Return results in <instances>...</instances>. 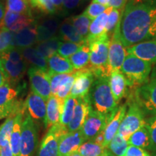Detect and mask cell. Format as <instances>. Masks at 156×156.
I'll return each instance as SVG.
<instances>
[{"instance_id": "24", "label": "cell", "mask_w": 156, "mask_h": 156, "mask_svg": "<svg viewBox=\"0 0 156 156\" xmlns=\"http://www.w3.org/2000/svg\"><path fill=\"white\" fill-rule=\"evenodd\" d=\"M58 140L54 132L48 130L41 144L38 156H58Z\"/></svg>"}, {"instance_id": "46", "label": "cell", "mask_w": 156, "mask_h": 156, "mask_svg": "<svg viewBox=\"0 0 156 156\" xmlns=\"http://www.w3.org/2000/svg\"><path fill=\"white\" fill-rule=\"evenodd\" d=\"M121 10L115 8H113L111 11L110 14L108 15V23L106 28V33L108 35V34L114 32L115 28L116 27L119 20H121Z\"/></svg>"}, {"instance_id": "23", "label": "cell", "mask_w": 156, "mask_h": 156, "mask_svg": "<svg viewBox=\"0 0 156 156\" xmlns=\"http://www.w3.org/2000/svg\"><path fill=\"white\" fill-rule=\"evenodd\" d=\"M58 36L62 41L73 42L80 45L86 44L85 39L77 32L69 18L66 19L60 24Z\"/></svg>"}, {"instance_id": "37", "label": "cell", "mask_w": 156, "mask_h": 156, "mask_svg": "<svg viewBox=\"0 0 156 156\" xmlns=\"http://www.w3.org/2000/svg\"><path fill=\"white\" fill-rule=\"evenodd\" d=\"M16 116L17 115L10 114L7 116L5 122L0 126V147H3L9 142Z\"/></svg>"}, {"instance_id": "30", "label": "cell", "mask_w": 156, "mask_h": 156, "mask_svg": "<svg viewBox=\"0 0 156 156\" xmlns=\"http://www.w3.org/2000/svg\"><path fill=\"white\" fill-rule=\"evenodd\" d=\"M62 41L58 36L48 39L44 42L38 43L35 48L41 55L48 59V58L57 53V51Z\"/></svg>"}, {"instance_id": "1", "label": "cell", "mask_w": 156, "mask_h": 156, "mask_svg": "<svg viewBox=\"0 0 156 156\" xmlns=\"http://www.w3.org/2000/svg\"><path fill=\"white\" fill-rule=\"evenodd\" d=\"M120 35L126 48L156 40V0H129L121 16Z\"/></svg>"}, {"instance_id": "22", "label": "cell", "mask_w": 156, "mask_h": 156, "mask_svg": "<svg viewBox=\"0 0 156 156\" xmlns=\"http://www.w3.org/2000/svg\"><path fill=\"white\" fill-rule=\"evenodd\" d=\"M109 85L115 101L118 103L125 95L126 87L128 86L126 77L121 70H115L111 73L109 76Z\"/></svg>"}, {"instance_id": "44", "label": "cell", "mask_w": 156, "mask_h": 156, "mask_svg": "<svg viewBox=\"0 0 156 156\" xmlns=\"http://www.w3.org/2000/svg\"><path fill=\"white\" fill-rule=\"evenodd\" d=\"M47 75L48 76V78H49L51 89V95H56L62 82L67 77L68 74H56L51 73V72L48 70Z\"/></svg>"}, {"instance_id": "31", "label": "cell", "mask_w": 156, "mask_h": 156, "mask_svg": "<svg viewBox=\"0 0 156 156\" xmlns=\"http://www.w3.org/2000/svg\"><path fill=\"white\" fill-rule=\"evenodd\" d=\"M129 145L140 148H148L151 147L152 142L149 132L145 126L132 134L128 140Z\"/></svg>"}, {"instance_id": "49", "label": "cell", "mask_w": 156, "mask_h": 156, "mask_svg": "<svg viewBox=\"0 0 156 156\" xmlns=\"http://www.w3.org/2000/svg\"><path fill=\"white\" fill-rule=\"evenodd\" d=\"M83 2V0H63L64 13H68L77 8Z\"/></svg>"}, {"instance_id": "28", "label": "cell", "mask_w": 156, "mask_h": 156, "mask_svg": "<svg viewBox=\"0 0 156 156\" xmlns=\"http://www.w3.org/2000/svg\"><path fill=\"white\" fill-rule=\"evenodd\" d=\"M23 116V114H18L15 116L12 132L9 139V145H10L13 156H20V153Z\"/></svg>"}, {"instance_id": "36", "label": "cell", "mask_w": 156, "mask_h": 156, "mask_svg": "<svg viewBox=\"0 0 156 156\" xmlns=\"http://www.w3.org/2000/svg\"><path fill=\"white\" fill-rule=\"evenodd\" d=\"M76 103H77V98H75L71 97L69 95L65 99L63 111H62L59 121V123L62 126L67 127L69 122H71Z\"/></svg>"}, {"instance_id": "47", "label": "cell", "mask_w": 156, "mask_h": 156, "mask_svg": "<svg viewBox=\"0 0 156 156\" xmlns=\"http://www.w3.org/2000/svg\"><path fill=\"white\" fill-rule=\"evenodd\" d=\"M145 126L151 136L152 145L156 147V115L145 121Z\"/></svg>"}, {"instance_id": "43", "label": "cell", "mask_w": 156, "mask_h": 156, "mask_svg": "<svg viewBox=\"0 0 156 156\" xmlns=\"http://www.w3.org/2000/svg\"><path fill=\"white\" fill-rule=\"evenodd\" d=\"M83 45L73 42L62 41L57 51V54L62 57L69 58L77 51Z\"/></svg>"}, {"instance_id": "29", "label": "cell", "mask_w": 156, "mask_h": 156, "mask_svg": "<svg viewBox=\"0 0 156 156\" xmlns=\"http://www.w3.org/2000/svg\"><path fill=\"white\" fill-rule=\"evenodd\" d=\"M69 60L75 70H80L88 67L90 63V48L87 44H83Z\"/></svg>"}, {"instance_id": "26", "label": "cell", "mask_w": 156, "mask_h": 156, "mask_svg": "<svg viewBox=\"0 0 156 156\" xmlns=\"http://www.w3.org/2000/svg\"><path fill=\"white\" fill-rule=\"evenodd\" d=\"M112 9L113 7H107L106 10L103 13H101L99 16L92 20V22L90 23V25L88 36H87L86 38H95V37L101 36L102 34H106V28L107 23H108V15Z\"/></svg>"}, {"instance_id": "18", "label": "cell", "mask_w": 156, "mask_h": 156, "mask_svg": "<svg viewBox=\"0 0 156 156\" xmlns=\"http://www.w3.org/2000/svg\"><path fill=\"white\" fill-rule=\"evenodd\" d=\"M37 23L36 21L32 25L22 29L17 33H15L13 38L14 47L23 49V48L31 47L38 44L37 40Z\"/></svg>"}, {"instance_id": "20", "label": "cell", "mask_w": 156, "mask_h": 156, "mask_svg": "<svg viewBox=\"0 0 156 156\" xmlns=\"http://www.w3.org/2000/svg\"><path fill=\"white\" fill-rule=\"evenodd\" d=\"M126 105H122V106L117 108L116 112L111 118L110 121L106 124V127L103 130V133H104V142H103V147H108L110 142L112 141L114 136L118 133L121 123H122L123 119L126 114Z\"/></svg>"}, {"instance_id": "25", "label": "cell", "mask_w": 156, "mask_h": 156, "mask_svg": "<svg viewBox=\"0 0 156 156\" xmlns=\"http://www.w3.org/2000/svg\"><path fill=\"white\" fill-rule=\"evenodd\" d=\"M48 71L56 74H69L75 71L69 58L62 57L57 53L47 59Z\"/></svg>"}, {"instance_id": "3", "label": "cell", "mask_w": 156, "mask_h": 156, "mask_svg": "<svg viewBox=\"0 0 156 156\" xmlns=\"http://www.w3.org/2000/svg\"><path fill=\"white\" fill-rule=\"evenodd\" d=\"M91 106L94 110L104 115L112 116L116 112L118 103L115 101L109 85V77H95L89 93Z\"/></svg>"}, {"instance_id": "55", "label": "cell", "mask_w": 156, "mask_h": 156, "mask_svg": "<svg viewBox=\"0 0 156 156\" xmlns=\"http://www.w3.org/2000/svg\"><path fill=\"white\" fill-rule=\"evenodd\" d=\"M5 10H6V7H5V5L2 1H0V25H1L2 21L4 18L5 14Z\"/></svg>"}, {"instance_id": "35", "label": "cell", "mask_w": 156, "mask_h": 156, "mask_svg": "<svg viewBox=\"0 0 156 156\" xmlns=\"http://www.w3.org/2000/svg\"><path fill=\"white\" fill-rule=\"evenodd\" d=\"M6 8L9 10L33 17L30 0H7Z\"/></svg>"}, {"instance_id": "2", "label": "cell", "mask_w": 156, "mask_h": 156, "mask_svg": "<svg viewBox=\"0 0 156 156\" xmlns=\"http://www.w3.org/2000/svg\"><path fill=\"white\" fill-rule=\"evenodd\" d=\"M86 44L90 48L89 68L94 74L95 77L107 76L111 73L108 67V48L110 38L107 34H102L98 37L85 39Z\"/></svg>"}, {"instance_id": "6", "label": "cell", "mask_w": 156, "mask_h": 156, "mask_svg": "<svg viewBox=\"0 0 156 156\" xmlns=\"http://www.w3.org/2000/svg\"><path fill=\"white\" fill-rule=\"evenodd\" d=\"M132 101L145 114L156 115V77L134 90Z\"/></svg>"}, {"instance_id": "45", "label": "cell", "mask_w": 156, "mask_h": 156, "mask_svg": "<svg viewBox=\"0 0 156 156\" xmlns=\"http://www.w3.org/2000/svg\"><path fill=\"white\" fill-rule=\"evenodd\" d=\"M106 8L107 7H106V6L92 2L84 11L83 14L88 17L90 20H93L98 16H99L101 13H103V12L106 10Z\"/></svg>"}, {"instance_id": "14", "label": "cell", "mask_w": 156, "mask_h": 156, "mask_svg": "<svg viewBox=\"0 0 156 156\" xmlns=\"http://www.w3.org/2000/svg\"><path fill=\"white\" fill-rule=\"evenodd\" d=\"M33 17L15 12L6 8L5 14L0 25V28L7 29L13 33H17L22 29L32 25L35 22Z\"/></svg>"}, {"instance_id": "58", "label": "cell", "mask_w": 156, "mask_h": 156, "mask_svg": "<svg viewBox=\"0 0 156 156\" xmlns=\"http://www.w3.org/2000/svg\"><path fill=\"white\" fill-rule=\"evenodd\" d=\"M155 156H156V155H155Z\"/></svg>"}, {"instance_id": "13", "label": "cell", "mask_w": 156, "mask_h": 156, "mask_svg": "<svg viewBox=\"0 0 156 156\" xmlns=\"http://www.w3.org/2000/svg\"><path fill=\"white\" fill-rule=\"evenodd\" d=\"M91 108L92 106L89 95L85 97L77 98L73 119L67 126L68 132H73L80 129L88 116Z\"/></svg>"}, {"instance_id": "48", "label": "cell", "mask_w": 156, "mask_h": 156, "mask_svg": "<svg viewBox=\"0 0 156 156\" xmlns=\"http://www.w3.org/2000/svg\"><path fill=\"white\" fill-rule=\"evenodd\" d=\"M123 156H151L142 148L130 145L126 149Z\"/></svg>"}, {"instance_id": "10", "label": "cell", "mask_w": 156, "mask_h": 156, "mask_svg": "<svg viewBox=\"0 0 156 156\" xmlns=\"http://www.w3.org/2000/svg\"><path fill=\"white\" fill-rule=\"evenodd\" d=\"M113 115L102 114L91 108L86 120L80 129L85 140L94 139L100 132L103 131Z\"/></svg>"}, {"instance_id": "52", "label": "cell", "mask_w": 156, "mask_h": 156, "mask_svg": "<svg viewBox=\"0 0 156 156\" xmlns=\"http://www.w3.org/2000/svg\"><path fill=\"white\" fill-rule=\"evenodd\" d=\"M7 82H8V79H7V74L4 69L1 59H0V87L2 86L4 84L7 83Z\"/></svg>"}, {"instance_id": "4", "label": "cell", "mask_w": 156, "mask_h": 156, "mask_svg": "<svg viewBox=\"0 0 156 156\" xmlns=\"http://www.w3.org/2000/svg\"><path fill=\"white\" fill-rule=\"evenodd\" d=\"M151 68V62L128 54L120 70L126 77L128 86L136 88L148 81Z\"/></svg>"}, {"instance_id": "11", "label": "cell", "mask_w": 156, "mask_h": 156, "mask_svg": "<svg viewBox=\"0 0 156 156\" xmlns=\"http://www.w3.org/2000/svg\"><path fill=\"white\" fill-rule=\"evenodd\" d=\"M28 73L32 92L40 95L45 101H48L51 95V89L47 72L30 66Z\"/></svg>"}, {"instance_id": "19", "label": "cell", "mask_w": 156, "mask_h": 156, "mask_svg": "<svg viewBox=\"0 0 156 156\" xmlns=\"http://www.w3.org/2000/svg\"><path fill=\"white\" fill-rule=\"evenodd\" d=\"M37 40L38 43L44 42L56 36L60 24L54 17H48L37 22Z\"/></svg>"}, {"instance_id": "56", "label": "cell", "mask_w": 156, "mask_h": 156, "mask_svg": "<svg viewBox=\"0 0 156 156\" xmlns=\"http://www.w3.org/2000/svg\"><path fill=\"white\" fill-rule=\"evenodd\" d=\"M111 0H93V2L100 4V5H104L106 7H109V4H110Z\"/></svg>"}, {"instance_id": "8", "label": "cell", "mask_w": 156, "mask_h": 156, "mask_svg": "<svg viewBox=\"0 0 156 156\" xmlns=\"http://www.w3.org/2000/svg\"><path fill=\"white\" fill-rule=\"evenodd\" d=\"M121 20L113 32L108 48V67L111 73L120 70L126 56V48L122 44L120 35Z\"/></svg>"}, {"instance_id": "5", "label": "cell", "mask_w": 156, "mask_h": 156, "mask_svg": "<svg viewBox=\"0 0 156 156\" xmlns=\"http://www.w3.org/2000/svg\"><path fill=\"white\" fill-rule=\"evenodd\" d=\"M0 59L7 74L8 83L12 85L18 83L24 77L28 63L23 56L20 48H13L0 54Z\"/></svg>"}, {"instance_id": "9", "label": "cell", "mask_w": 156, "mask_h": 156, "mask_svg": "<svg viewBox=\"0 0 156 156\" xmlns=\"http://www.w3.org/2000/svg\"><path fill=\"white\" fill-rule=\"evenodd\" d=\"M38 142L37 128L33 119L27 115L23 121L20 156H32Z\"/></svg>"}, {"instance_id": "16", "label": "cell", "mask_w": 156, "mask_h": 156, "mask_svg": "<svg viewBox=\"0 0 156 156\" xmlns=\"http://www.w3.org/2000/svg\"><path fill=\"white\" fill-rule=\"evenodd\" d=\"M24 104L25 109L28 110L29 116L33 119L45 123L46 105V101L42 97L31 91L27 97Z\"/></svg>"}, {"instance_id": "15", "label": "cell", "mask_w": 156, "mask_h": 156, "mask_svg": "<svg viewBox=\"0 0 156 156\" xmlns=\"http://www.w3.org/2000/svg\"><path fill=\"white\" fill-rule=\"evenodd\" d=\"M85 140L80 129L62 136L58 140V156H69L77 152Z\"/></svg>"}, {"instance_id": "38", "label": "cell", "mask_w": 156, "mask_h": 156, "mask_svg": "<svg viewBox=\"0 0 156 156\" xmlns=\"http://www.w3.org/2000/svg\"><path fill=\"white\" fill-rule=\"evenodd\" d=\"M128 141L117 133L110 142L108 147L110 151L116 156H123L128 147Z\"/></svg>"}, {"instance_id": "34", "label": "cell", "mask_w": 156, "mask_h": 156, "mask_svg": "<svg viewBox=\"0 0 156 156\" xmlns=\"http://www.w3.org/2000/svg\"><path fill=\"white\" fill-rule=\"evenodd\" d=\"M72 24L77 32L84 38H86L89 34V28L90 25V20L85 15L81 14L77 16L69 17Z\"/></svg>"}, {"instance_id": "59", "label": "cell", "mask_w": 156, "mask_h": 156, "mask_svg": "<svg viewBox=\"0 0 156 156\" xmlns=\"http://www.w3.org/2000/svg\"><path fill=\"white\" fill-rule=\"evenodd\" d=\"M108 156H109V155H108Z\"/></svg>"}, {"instance_id": "40", "label": "cell", "mask_w": 156, "mask_h": 156, "mask_svg": "<svg viewBox=\"0 0 156 156\" xmlns=\"http://www.w3.org/2000/svg\"><path fill=\"white\" fill-rule=\"evenodd\" d=\"M15 33L0 28V54L15 48L13 46V38Z\"/></svg>"}, {"instance_id": "12", "label": "cell", "mask_w": 156, "mask_h": 156, "mask_svg": "<svg viewBox=\"0 0 156 156\" xmlns=\"http://www.w3.org/2000/svg\"><path fill=\"white\" fill-rule=\"evenodd\" d=\"M95 79L94 74L89 68L86 67L80 70H75V81L69 96L77 98L89 95Z\"/></svg>"}, {"instance_id": "50", "label": "cell", "mask_w": 156, "mask_h": 156, "mask_svg": "<svg viewBox=\"0 0 156 156\" xmlns=\"http://www.w3.org/2000/svg\"><path fill=\"white\" fill-rule=\"evenodd\" d=\"M129 0H111L109 7L123 11Z\"/></svg>"}, {"instance_id": "54", "label": "cell", "mask_w": 156, "mask_h": 156, "mask_svg": "<svg viewBox=\"0 0 156 156\" xmlns=\"http://www.w3.org/2000/svg\"><path fill=\"white\" fill-rule=\"evenodd\" d=\"M93 142H95V144L103 146V142H104V133L103 131L100 132L93 139Z\"/></svg>"}, {"instance_id": "21", "label": "cell", "mask_w": 156, "mask_h": 156, "mask_svg": "<svg viewBox=\"0 0 156 156\" xmlns=\"http://www.w3.org/2000/svg\"><path fill=\"white\" fill-rule=\"evenodd\" d=\"M65 100L58 98L56 95H51L47 101L46 105V116L45 126L50 128L54 124L59 123L60 117L63 111Z\"/></svg>"}, {"instance_id": "39", "label": "cell", "mask_w": 156, "mask_h": 156, "mask_svg": "<svg viewBox=\"0 0 156 156\" xmlns=\"http://www.w3.org/2000/svg\"><path fill=\"white\" fill-rule=\"evenodd\" d=\"M74 81H75V72L73 73L68 74L67 77L62 82L56 96L62 100H65L70 94L73 86Z\"/></svg>"}, {"instance_id": "41", "label": "cell", "mask_w": 156, "mask_h": 156, "mask_svg": "<svg viewBox=\"0 0 156 156\" xmlns=\"http://www.w3.org/2000/svg\"><path fill=\"white\" fill-rule=\"evenodd\" d=\"M25 109L24 103L17 100L8 106L0 108V120L7 117L10 114L17 115L18 114H24Z\"/></svg>"}, {"instance_id": "57", "label": "cell", "mask_w": 156, "mask_h": 156, "mask_svg": "<svg viewBox=\"0 0 156 156\" xmlns=\"http://www.w3.org/2000/svg\"><path fill=\"white\" fill-rule=\"evenodd\" d=\"M69 156H82V155L77 151V152H75V153H72L71 155H69Z\"/></svg>"}, {"instance_id": "42", "label": "cell", "mask_w": 156, "mask_h": 156, "mask_svg": "<svg viewBox=\"0 0 156 156\" xmlns=\"http://www.w3.org/2000/svg\"><path fill=\"white\" fill-rule=\"evenodd\" d=\"M31 7L38 9L46 15H52L57 12L51 0H30Z\"/></svg>"}, {"instance_id": "7", "label": "cell", "mask_w": 156, "mask_h": 156, "mask_svg": "<svg viewBox=\"0 0 156 156\" xmlns=\"http://www.w3.org/2000/svg\"><path fill=\"white\" fill-rule=\"evenodd\" d=\"M145 125V120L144 119L143 112L139 106L132 101L127 114H125L121 123L118 134L128 141L132 134L144 127Z\"/></svg>"}, {"instance_id": "17", "label": "cell", "mask_w": 156, "mask_h": 156, "mask_svg": "<svg viewBox=\"0 0 156 156\" xmlns=\"http://www.w3.org/2000/svg\"><path fill=\"white\" fill-rule=\"evenodd\" d=\"M128 54L156 64V40L140 43L126 48Z\"/></svg>"}, {"instance_id": "53", "label": "cell", "mask_w": 156, "mask_h": 156, "mask_svg": "<svg viewBox=\"0 0 156 156\" xmlns=\"http://www.w3.org/2000/svg\"><path fill=\"white\" fill-rule=\"evenodd\" d=\"M51 2L56 9V11L64 13L63 0H51Z\"/></svg>"}, {"instance_id": "33", "label": "cell", "mask_w": 156, "mask_h": 156, "mask_svg": "<svg viewBox=\"0 0 156 156\" xmlns=\"http://www.w3.org/2000/svg\"><path fill=\"white\" fill-rule=\"evenodd\" d=\"M18 91L8 82L0 87V108L8 106L17 101Z\"/></svg>"}, {"instance_id": "51", "label": "cell", "mask_w": 156, "mask_h": 156, "mask_svg": "<svg viewBox=\"0 0 156 156\" xmlns=\"http://www.w3.org/2000/svg\"><path fill=\"white\" fill-rule=\"evenodd\" d=\"M0 156H13L9 142L3 147H0Z\"/></svg>"}, {"instance_id": "32", "label": "cell", "mask_w": 156, "mask_h": 156, "mask_svg": "<svg viewBox=\"0 0 156 156\" xmlns=\"http://www.w3.org/2000/svg\"><path fill=\"white\" fill-rule=\"evenodd\" d=\"M77 152L82 156H108L107 148L95 144L93 141L82 144Z\"/></svg>"}, {"instance_id": "27", "label": "cell", "mask_w": 156, "mask_h": 156, "mask_svg": "<svg viewBox=\"0 0 156 156\" xmlns=\"http://www.w3.org/2000/svg\"><path fill=\"white\" fill-rule=\"evenodd\" d=\"M20 50L25 61L28 64H30L31 67L39 68L45 72H48L47 59L39 53L36 48L31 46Z\"/></svg>"}]
</instances>
